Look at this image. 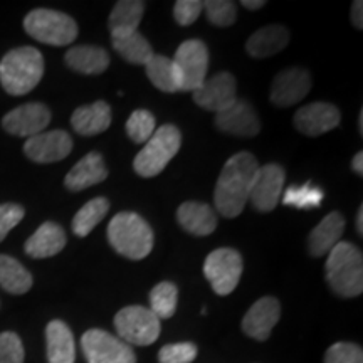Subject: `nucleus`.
<instances>
[{
    "label": "nucleus",
    "mask_w": 363,
    "mask_h": 363,
    "mask_svg": "<svg viewBox=\"0 0 363 363\" xmlns=\"http://www.w3.org/2000/svg\"><path fill=\"white\" fill-rule=\"evenodd\" d=\"M44 57L35 48L22 45L9 51L0 61V84L12 96H24L40 83Z\"/></svg>",
    "instance_id": "2"
},
{
    "label": "nucleus",
    "mask_w": 363,
    "mask_h": 363,
    "mask_svg": "<svg viewBox=\"0 0 363 363\" xmlns=\"http://www.w3.org/2000/svg\"><path fill=\"white\" fill-rule=\"evenodd\" d=\"M174 61L180 91H194L207 79L208 49L199 39H189L177 49Z\"/></svg>",
    "instance_id": "9"
},
{
    "label": "nucleus",
    "mask_w": 363,
    "mask_h": 363,
    "mask_svg": "<svg viewBox=\"0 0 363 363\" xmlns=\"http://www.w3.org/2000/svg\"><path fill=\"white\" fill-rule=\"evenodd\" d=\"M108 211H110V202L104 197L93 199V201L84 203L78 211V214L74 216V219H72V233L78 235V238L89 235L91 230L104 219Z\"/></svg>",
    "instance_id": "31"
},
{
    "label": "nucleus",
    "mask_w": 363,
    "mask_h": 363,
    "mask_svg": "<svg viewBox=\"0 0 363 363\" xmlns=\"http://www.w3.org/2000/svg\"><path fill=\"white\" fill-rule=\"evenodd\" d=\"M363 2L360 0H357V2H353L352 6V22L353 26L357 27V29H363Z\"/></svg>",
    "instance_id": "41"
},
{
    "label": "nucleus",
    "mask_w": 363,
    "mask_h": 363,
    "mask_svg": "<svg viewBox=\"0 0 363 363\" xmlns=\"http://www.w3.org/2000/svg\"><path fill=\"white\" fill-rule=\"evenodd\" d=\"M24 345L13 331L0 333V363H24Z\"/></svg>",
    "instance_id": "37"
},
{
    "label": "nucleus",
    "mask_w": 363,
    "mask_h": 363,
    "mask_svg": "<svg viewBox=\"0 0 363 363\" xmlns=\"http://www.w3.org/2000/svg\"><path fill=\"white\" fill-rule=\"evenodd\" d=\"M182 145L180 130L175 125H163L155 130L152 138L145 143L142 152L135 157L133 169L140 177L152 179L165 170Z\"/></svg>",
    "instance_id": "5"
},
{
    "label": "nucleus",
    "mask_w": 363,
    "mask_h": 363,
    "mask_svg": "<svg viewBox=\"0 0 363 363\" xmlns=\"http://www.w3.org/2000/svg\"><path fill=\"white\" fill-rule=\"evenodd\" d=\"M202 11H206L208 22L217 27H229L238 17V7L230 0H207L202 2Z\"/></svg>",
    "instance_id": "35"
},
{
    "label": "nucleus",
    "mask_w": 363,
    "mask_h": 363,
    "mask_svg": "<svg viewBox=\"0 0 363 363\" xmlns=\"http://www.w3.org/2000/svg\"><path fill=\"white\" fill-rule=\"evenodd\" d=\"M326 281L342 298H355L363 291V256L352 242L340 240L328 252Z\"/></svg>",
    "instance_id": "3"
},
{
    "label": "nucleus",
    "mask_w": 363,
    "mask_h": 363,
    "mask_svg": "<svg viewBox=\"0 0 363 363\" xmlns=\"http://www.w3.org/2000/svg\"><path fill=\"white\" fill-rule=\"evenodd\" d=\"M45 343H48L49 363H74L76 347L74 337L65 321L52 320L45 326Z\"/></svg>",
    "instance_id": "23"
},
{
    "label": "nucleus",
    "mask_w": 363,
    "mask_h": 363,
    "mask_svg": "<svg viewBox=\"0 0 363 363\" xmlns=\"http://www.w3.org/2000/svg\"><path fill=\"white\" fill-rule=\"evenodd\" d=\"M26 33L48 45H69L78 38V24L65 12L52 9H35L24 19Z\"/></svg>",
    "instance_id": "6"
},
{
    "label": "nucleus",
    "mask_w": 363,
    "mask_h": 363,
    "mask_svg": "<svg viewBox=\"0 0 363 363\" xmlns=\"http://www.w3.org/2000/svg\"><path fill=\"white\" fill-rule=\"evenodd\" d=\"M259 167L249 152L235 153L225 162L216 185L214 202L217 211L227 219H234L246 208Z\"/></svg>",
    "instance_id": "1"
},
{
    "label": "nucleus",
    "mask_w": 363,
    "mask_h": 363,
    "mask_svg": "<svg viewBox=\"0 0 363 363\" xmlns=\"http://www.w3.org/2000/svg\"><path fill=\"white\" fill-rule=\"evenodd\" d=\"M235 99H238V83L230 72H219L212 78H207L194 91V101L203 110L216 115L225 110Z\"/></svg>",
    "instance_id": "12"
},
{
    "label": "nucleus",
    "mask_w": 363,
    "mask_h": 363,
    "mask_svg": "<svg viewBox=\"0 0 363 363\" xmlns=\"http://www.w3.org/2000/svg\"><path fill=\"white\" fill-rule=\"evenodd\" d=\"M197 347L190 342L172 343L162 347L158 352V362L160 363H192L197 358Z\"/></svg>",
    "instance_id": "36"
},
{
    "label": "nucleus",
    "mask_w": 363,
    "mask_h": 363,
    "mask_svg": "<svg viewBox=\"0 0 363 363\" xmlns=\"http://www.w3.org/2000/svg\"><path fill=\"white\" fill-rule=\"evenodd\" d=\"M33 283V274L19 261L0 254V288L11 294H26Z\"/></svg>",
    "instance_id": "28"
},
{
    "label": "nucleus",
    "mask_w": 363,
    "mask_h": 363,
    "mask_svg": "<svg viewBox=\"0 0 363 363\" xmlns=\"http://www.w3.org/2000/svg\"><path fill=\"white\" fill-rule=\"evenodd\" d=\"M323 197V190L320 187H313L308 182V184L299 185V187L286 189L283 192V203L294 208H315L321 206Z\"/></svg>",
    "instance_id": "33"
},
{
    "label": "nucleus",
    "mask_w": 363,
    "mask_h": 363,
    "mask_svg": "<svg viewBox=\"0 0 363 363\" xmlns=\"http://www.w3.org/2000/svg\"><path fill=\"white\" fill-rule=\"evenodd\" d=\"M88 363H136L133 348L104 330H88L81 338Z\"/></svg>",
    "instance_id": "10"
},
{
    "label": "nucleus",
    "mask_w": 363,
    "mask_h": 363,
    "mask_svg": "<svg viewBox=\"0 0 363 363\" xmlns=\"http://www.w3.org/2000/svg\"><path fill=\"white\" fill-rule=\"evenodd\" d=\"M26 211L19 203H2L0 206V242L7 238L16 225L21 224L24 219Z\"/></svg>",
    "instance_id": "39"
},
{
    "label": "nucleus",
    "mask_w": 363,
    "mask_h": 363,
    "mask_svg": "<svg viewBox=\"0 0 363 363\" xmlns=\"http://www.w3.org/2000/svg\"><path fill=\"white\" fill-rule=\"evenodd\" d=\"M289 39H291V35H289V30L284 26H266L256 30L247 39L246 51L249 56L264 59L283 51L286 45H288Z\"/></svg>",
    "instance_id": "25"
},
{
    "label": "nucleus",
    "mask_w": 363,
    "mask_h": 363,
    "mask_svg": "<svg viewBox=\"0 0 363 363\" xmlns=\"http://www.w3.org/2000/svg\"><path fill=\"white\" fill-rule=\"evenodd\" d=\"M325 363H363V352L355 343L338 342L326 350Z\"/></svg>",
    "instance_id": "38"
},
{
    "label": "nucleus",
    "mask_w": 363,
    "mask_h": 363,
    "mask_svg": "<svg viewBox=\"0 0 363 363\" xmlns=\"http://www.w3.org/2000/svg\"><path fill=\"white\" fill-rule=\"evenodd\" d=\"M216 126L224 133L251 138L261 131V121L251 103L235 99L216 115Z\"/></svg>",
    "instance_id": "16"
},
{
    "label": "nucleus",
    "mask_w": 363,
    "mask_h": 363,
    "mask_svg": "<svg viewBox=\"0 0 363 363\" xmlns=\"http://www.w3.org/2000/svg\"><path fill=\"white\" fill-rule=\"evenodd\" d=\"M352 169L355 174L358 175H363V153L358 152L355 157H353L352 160Z\"/></svg>",
    "instance_id": "42"
},
{
    "label": "nucleus",
    "mask_w": 363,
    "mask_h": 363,
    "mask_svg": "<svg viewBox=\"0 0 363 363\" xmlns=\"http://www.w3.org/2000/svg\"><path fill=\"white\" fill-rule=\"evenodd\" d=\"M106 177L108 169L104 165L103 157L98 152H91L67 172L65 185L71 192H81V190L101 184L106 180Z\"/></svg>",
    "instance_id": "19"
},
{
    "label": "nucleus",
    "mask_w": 363,
    "mask_h": 363,
    "mask_svg": "<svg viewBox=\"0 0 363 363\" xmlns=\"http://www.w3.org/2000/svg\"><path fill=\"white\" fill-rule=\"evenodd\" d=\"M357 230L360 234H363V207L358 208L357 212Z\"/></svg>",
    "instance_id": "44"
},
{
    "label": "nucleus",
    "mask_w": 363,
    "mask_h": 363,
    "mask_svg": "<svg viewBox=\"0 0 363 363\" xmlns=\"http://www.w3.org/2000/svg\"><path fill=\"white\" fill-rule=\"evenodd\" d=\"M340 120L342 115L335 104L316 101L299 108L294 115V126L303 135L320 136L337 128Z\"/></svg>",
    "instance_id": "17"
},
{
    "label": "nucleus",
    "mask_w": 363,
    "mask_h": 363,
    "mask_svg": "<svg viewBox=\"0 0 363 363\" xmlns=\"http://www.w3.org/2000/svg\"><path fill=\"white\" fill-rule=\"evenodd\" d=\"M279 316L281 306L278 299L271 296L257 299L242 318V331L249 338L266 342L271 337L272 328L278 325Z\"/></svg>",
    "instance_id": "18"
},
{
    "label": "nucleus",
    "mask_w": 363,
    "mask_h": 363,
    "mask_svg": "<svg viewBox=\"0 0 363 363\" xmlns=\"http://www.w3.org/2000/svg\"><path fill=\"white\" fill-rule=\"evenodd\" d=\"M311 89L310 72L299 67L281 71L271 84V103L279 108L293 106L306 98Z\"/></svg>",
    "instance_id": "15"
},
{
    "label": "nucleus",
    "mask_w": 363,
    "mask_h": 363,
    "mask_svg": "<svg viewBox=\"0 0 363 363\" xmlns=\"http://www.w3.org/2000/svg\"><path fill=\"white\" fill-rule=\"evenodd\" d=\"M345 230V217L340 212H330L323 220L310 233L308 249L313 257L328 254L342 240Z\"/></svg>",
    "instance_id": "21"
},
{
    "label": "nucleus",
    "mask_w": 363,
    "mask_h": 363,
    "mask_svg": "<svg viewBox=\"0 0 363 363\" xmlns=\"http://www.w3.org/2000/svg\"><path fill=\"white\" fill-rule=\"evenodd\" d=\"M118 338L125 343L148 347L160 337V320L145 306H126L115 316Z\"/></svg>",
    "instance_id": "7"
},
{
    "label": "nucleus",
    "mask_w": 363,
    "mask_h": 363,
    "mask_svg": "<svg viewBox=\"0 0 363 363\" xmlns=\"http://www.w3.org/2000/svg\"><path fill=\"white\" fill-rule=\"evenodd\" d=\"M242 7H246V9H249V11H257V9H261V7H264L266 6V2L264 0H242Z\"/></svg>",
    "instance_id": "43"
},
{
    "label": "nucleus",
    "mask_w": 363,
    "mask_h": 363,
    "mask_svg": "<svg viewBox=\"0 0 363 363\" xmlns=\"http://www.w3.org/2000/svg\"><path fill=\"white\" fill-rule=\"evenodd\" d=\"M143 12L145 2H140V0H120V2H116L110 13V21H108L111 38H123V35L138 33Z\"/></svg>",
    "instance_id": "27"
},
{
    "label": "nucleus",
    "mask_w": 363,
    "mask_h": 363,
    "mask_svg": "<svg viewBox=\"0 0 363 363\" xmlns=\"http://www.w3.org/2000/svg\"><path fill=\"white\" fill-rule=\"evenodd\" d=\"M51 123V111L43 103H27L9 111L2 120V126L13 136L30 138L48 128Z\"/></svg>",
    "instance_id": "14"
},
{
    "label": "nucleus",
    "mask_w": 363,
    "mask_h": 363,
    "mask_svg": "<svg viewBox=\"0 0 363 363\" xmlns=\"http://www.w3.org/2000/svg\"><path fill=\"white\" fill-rule=\"evenodd\" d=\"M179 303V288L170 281L157 284L150 293V311L158 320H169L175 315Z\"/></svg>",
    "instance_id": "32"
},
{
    "label": "nucleus",
    "mask_w": 363,
    "mask_h": 363,
    "mask_svg": "<svg viewBox=\"0 0 363 363\" xmlns=\"http://www.w3.org/2000/svg\"><path fill=\"white\" fill-rule=\"evenodd\" d=\"M66 246V233L56 222H44L35 233L26 240L24 251L34 259H45L56 256Z\"/></svg>",
    "instance_id": "20"
},
{
    "label": "nucleus",
    "mask_w": 363,
    "mask_h": 363,
    "mask_svg": "<svg viewBox=\"0 0 363 363\" xmlns=\"http://www.w3.org/2000/svg\"><path fill=\"white\" fill-rule=\"evenodd\" d=\"M111 108L106 101H94L86 104L72 113L71 125L81 136H94L103 133L111 125Z\"/></svg>",
    "instance_id": "22"
},
{
    "label": "nucleus",
    "mask_w": 363,
    "mask_h": 363,
    "mask_svg": "<svg viewBox=\"0 0 363 363\" xmlns=\"http://www.w3.org/2000/svg\"><path fill=\"white\" fill-rule=\"evenodd\" d=\"M286 174L283 167L269 163L259 167L249 194V201L257 212H271L278 206L283 195Z\"/></svg>",
    "instance_id": "11"
},
{
    "label": "nucleus",
    "mask_w": 363,
    "mask_h": 363,
    "mask_svg": "<svg viewBox=\"0 0 363 363\" xmlns=\"http://www.w3.org/2000/svg\"><path fill=\"white\" fill-rule=\"evenodd\" d=\"M177 219L182 229L192 235H211L217 229V217L207 203L184 202L177 211Z\"/></svg>",
    "instance_id": "24"
},
{
    "label": "nucleus",
    "mask_w": 363,
    "mask_h": 363,
    "mask_svg": "<svg viewBox=\"0 0 363 363\" xmlns=\"http://www.w3.org/2000/svg\"><path fill=\"white\" fill-rule=\"evenodd\" d=\"M202 13L201 0H179L175 2L174 17L177 24L180 26H192Z\"/></svg>",
    "instance_id": "40"
},
{
    "label": "nucleus",
    "mask_w": 363,
    "mask_h": 363,
    "mask_svg": "<svg viewBox=\"0 0 363 363\" xmlns=\"http://www.w3.org/2000/svg\"><path fill=\"white\" fill-rule=\"evenodd\" d=\"M66 65L79 74H103L110 66V54L98 45H76L66 52Z\"/></svg>",
    "instance_id": "26"
},
{
    "label": "nucleus",
    "mask_w": 363,
    "mask_h": 363,
    "mask_svg": "<svg viewBox=\"0 0 363 363\" xmlns=\"http://www.w3.org/2000/svg\"><path fill=\"white\" fill-rule=\"evenodd\" d=\"M108 240L118 254L131 261H142L153 249V230L135 212H120L108 225Z\"/></svg>",
    "instance_id": "4"
},
{
    "label": "nucleus",
    "mask_w": 363,
    "mask_h": 363,
    "mask_svg": "<svg viewBox=\"0 0 363 363\" xmlns=\"http://www.w3.org/2000/svg\"><path fill=\"white\" fill-rule=\"evenodd\" d=\"M145 69H147V76L148 79L152 81V84L163 91V93H179L180 91L179 76H177L174 61H172V59L155 54V56L145 65Z\"/></svg>",
    "instance_id": "29"
},
{
    "label": "nucleus",
    "mask_w": 363,
    "mask_h": 363,
    "mask_svg": "<svg viewBox=\"0 0 363 363\" xmlns=\"http://www.w3.org/2000/svg\"><path fill=\"white\" fill-rule=\"evenodd\" d=\"M155 116L147 110H136L126 121V135L133 143H147L155 133Z\"/></svg>",
    "instance_id": "34"
},
{
    "label": "nucleus",
    "mask_w": 363,
    "mask_h": 363,
    "mask_svg": "<svg viewBox=\"0 0 363 363\" xmlns=\"http://www.w3.org/2000/svg\"><path fill=\"white\" fill-rule=\"evenodd\" d=\"M358 128H360V135L363 133V111H360V116H358Z\"/></svg>",
    "instance_id": "45"
},
{
    "label": "nucleus",
    "mask_w": 363,
    "mask_h": 363,
    "mask_svg": "<svg viewBox=\"0 0 363 363\" xmlns=\"http://www.w3.org/2000/svg\"><path fill=\"white\" fill-rule=\"evenodd\" d=\"M72 150V138L65 130L43 131L30 136L24 143V153L29 160L35 163L61 162Z\"/></svg>",
    "instance_id": "13"
},
{
    "label": "nucleus",
    "mask_w": 363,
    "mask_h": 363,
    "mask_svg": "<svg viewBox=\"0 0 363 363\" xmlns=\"http://www.w3.org/2000/svg\"><path fill=\"white\" fill-rule=\"evenodd\" d=\"M113 48L130 65L145 66L150 59L155 56L152 45L140 33L123 35V38H115L113 39Z\"/></svg>",
    "instance_id": "30"
},
{
    "label": "nucleus",
    "mask_w": 363,
    "mask_h": 363,
    "mask_svg": "<svg viewBox=\"0 0 363 363\" xmlns=\"http://www.w3.org/2000/svg\"><path fill=\"white\" fill-rule=\"evenodd\" d=\"M242 271V256L230 247L216 249L203 262V274L219 296H227L238 288Z\"/></svg>",
    "instance_id": "8"
}]
</instances>
